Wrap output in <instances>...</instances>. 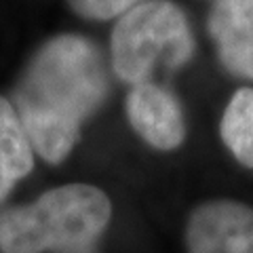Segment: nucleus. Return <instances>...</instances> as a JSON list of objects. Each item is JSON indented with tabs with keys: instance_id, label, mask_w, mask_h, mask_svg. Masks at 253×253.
Masks as SVG:
<instances>
[{
	"instance_id": "f257e3e1",
	"label": "nucleus",
	"mask_w": 253,
	"mask_h": 253,
	"mask_svg": "<svg viewBox=\"0 0 253 253\" xmlns=\"http://www.w3.org/2000/svg\"><path fill=\"white\" fill-rule=\"evenodd\" d=\"M108 93V72L95 42L78 34H59L30 59L11 104L32 150L42 161L59 165L72 154L83 125Z\"/></svg>"
},
{
	"instance_id": "f03ea898",
	"label": "nucleus",
	"mask_w": 253,
	"mask_h": 253,
	"mask_svg": "<svg viewBox=\"0 0 253 253\" xmlns=\"http://www.w3.org/2000/svg\"><path fill=\"white\" fill-rule=\"evenodd\" d=\"M112 219V203L91 184H66L0 213V251H83Z\"/></svg>"
},
{
	"instance_id": "7ed1b4c3",
	"label": "nucleus",
	"mask_w": 253,
	"mask_h": 253,
	"mask_svg": "<svg viewBox=\"0 0 253 253\" xmlns=\"http://www.w3.org/2000/svg\"><path fill=\"white\" fill-rule=\"evenodd\" d=\"M196 41L186 13L171 0H146L118 17L110 38L112 70L123 83H154L190 63Z\"/></svg>"
},
{
	"instance_id": "20e7f679",
	"label": "nucleus",
	"mask_w": 253,
	"mask_h": 253,
	"mask_svg": "<svg viewBox=\"0 0 253 253\" xmlns=\"http://www.w3.org/2000/svg\"><path fill=\"white\" fill-rule=\"evenodd\" d=\"M188 253H253V207L232 199L205 201L186 221Z\"/></svg>"
},
{
	"instance_id": "39448f33",
	"label": "nucleus",
	"mask_w": 253,
	"mask_h": 253,
	"mask_svg": "<svg viewBox=\"0 0 253 253\" xmlns=\"http://www.w3.org/2000/svg\"><path fill=\"white\" fill-rule=\"evenodd\" d=\"M133 131L163 152L177 150L186 139V118L179 99L167 86L146 83L133 86L125 101Z\"/></svg>"
},
{
	"instance_id": "423d86ee",
	"label": "nucleus",
	"mask_w": 253,
	"mask_h": 253,
	"mask_svg": "<svg viewBox=\"0 0 253 253\" xmlns=\"http://www.w3.org/2000/svg\"><path fill=\"white\" fill-rule=\"evenodd\" d=\"M207 32L228 74L253 81V0H215Z\"/></svg>"
},
{
	"instance_id": "0eeeda50",
	"label": "nucleus",
	"mask_w": 253,
	"mask_h": 253,
	"mask_svg": "<svg viewBox=\"0 0 253 253\" xmlns=\"http://www.w3.org/2000/svg\"><path fill=\"white\" fill-rule=\"evenodd\" d=\"M34 167V150L13 104L0 95V203Z\"/></svg>"
},
{
	"instance_id": "6e6552de",
	"label": "nucleus",
	"mask_w": 253,
	"mask_h": 253,
	"mask_svg": "<svg viewBox=\"0 0 253 253\" xmlns=\"http://www.w3.org/2000/svg\"><path fill=\"white\" fill-rule=\"evenodd\" d=\"M219 135L243 167L253 169V89H239L221 114Z\"/></svg>"
},
{
	"instance_id": "1a4fd4ad",
	"label": "nucleus",
	"mask_w": 253,
	"mask_h": 253,
	"mask_svg": "<svg viewBox=\"0 0 253 253\" xmlns=\"http://www.w3.org/2000/svg\"><path fill=\"white\" fill-rule=\"evenodd\" d=\"M146 0H68L76 15L91 21H108L121 17L133 6H137Z\"/></svg>"
}]
</instances>
